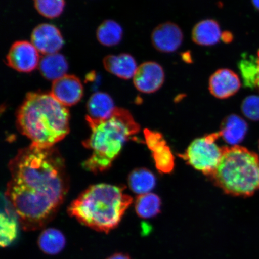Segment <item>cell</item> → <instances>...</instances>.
Here are the masks:
<instances>
[{
	"label": "cell",
	"mask_w": 259,
	"mask_h": 259,
	"mask_svg": "<svg viewBox=\"0 0 259 259\" xmlns=\"http://www.w3.org/2000/svg\"><path fill=\"white\" fill-rule=\"evenodd\" d=\"M5 197L26 231L43 228L56 215L69 189L62 155L57 148L31 144L9 164Z\"/></svg>",
	"instance_id": "1"
},
{
	"label": "cell",
	"mask_w": 259,
	"mask_h": 259,
	"mask_svg": "<svg viewBox=\"0 0 259 259\" xmlns=\"http://www.w3.org/2000/svg\"><path fill=\"white\" fill-rule=\"evenodd\" d=\"M69 110L51 93H29L19 107L16 124L31 144L53 147L70 131Z\"/></svg>",
	"instance_id": "2"
},
{
	"label": "cell",
	"mask_w": 259,
	"mask_h": 259,
	"mask_svg": "<svg viewBox=\"0 0 259 259\" xmlns=\"http://www.w3.org/2000/svg\"><path fill=\"white\" fill-rule=\"evenodd\" d=\"M86 120L91 134L83 145L92 153L82 167L94 174L111 167L126 142L140 131L131 112L123 108H116L112 115L105 119H93L87 115Z\"/></svg>",
	"instance_id": "3"
},
{
	"label": "cell",
	"mask_w": 259,
	"mask_h": 259,
	"mask_svg": "<svg viewBox=\"0 0 259 259\" xmlns=\"http://www.w3.org/2000/svg\"><path fill=\"white\" fill-rule=\"evenodd\" d=\"M125 189L108 184L90 186L70 204L68 213L81 224L107 234L119 225L133 202Z\"/></svg>",
	"instance_id": "4"
},
{
	"label": "cell",
	"mask_w": 259,
	"mask_h": 259,
	"mask_svg": "<svg viewBox=\"0 0 259 259\" xmlns=\"http://www.w3.org/2000/svg\"><path fill=\"white\" fill-rule=\"evenodd\" d=\"M218 166L209 177L216 186L229 195H253L259 189V157L239 145L223 147Z\"/></svg>",
	"instance_id": "5"
},
{
	"label": "cell",
	"mask_w": 259,
	"mask_h": 259,
	"mask_svg": "<svg viewBox=\"0 0 259 259\" xmlns=\"http://www.w3.org/2000/svg\"><path fill=\"white\" fill-rule=\"evenodd\" d=\"M220 137L218 132L196 139L180 156L194 169L209 177L221 159L222 147L215 143Z\"/></svg>",
	"instance_id": "6"
},
{
	"label": "cell",
	"mask_w": 259,
	"mask_h": 259,
	"mask_svg": "<svg viewBox=\"0 0 259 259\" xmlns=\"http://www.w3.org/2000/svg\"><path fill=\"white\" fill-rule=\"evenodd\" d=\"M39 53L31 42L18 41L12 45L6 63L18 72L30 73L39 65Z\"/></svg>",
	"instance_id": "7"
},
{
	"label": "cell",
	"mask_w": 259,
	"mask_h": 259,
	"mask_svg": "<svg viewBox=\"0 0 259 259\" xmlns=\"http://www.w3.org/2000/svg\"><path fill=\"white\" fill-rule=\"evenodd\" d=\"M184 34L181 28L171 22L157 26L152 32L151 40L153 47L161 53H172L182 45Z\"/></svg>",
	"instance_id": "8"
},
{
	"label": "cell",
	"mask_w": 259,
	"mask_h": 259,
	"mask_svg": "<svg viewBox=\"0 0 259 259\" xmlns=\"http://www.w3.org/2000/svg\"><path fill=\"white\" fill-rule=\"evenodd\" d=\"M145 142L151 151L155 167L161 173L169 174L174 170V157L163 136L159 132L145 129Z\"/></svg>",
	"instance_id": "9"
},
{
	"label": "cell",
	"mask_w": 259,
	"mask_h": 259,
	"mask_svg": "<svg viewBox=\"0 0 259 259\" xmlns=\"http://www.w3.org/2000/svg\"><path fill=\"white\" fill-rule=\"evenodd\" d=\"M134 85L139 92L151 94L157 92L163 85V68L155 61H147L138 67L134 77Z\"/></svg>",
	"instance_id": "10"
},
{
	"label": "cell",
	"mask_w": 259,
	"mask_h": 259,
	"mask_svg": "<svg viewBox=\"0 0 259 259\" xmlns=\"http://www.w3.org/2000/svg\"><path fill=\"white\" fill-rule=\"evenodd\" d=\"M31 40L38 53L44 56L58 53L64 44L60 30L50 24L37 26L32 32Z\"/></svg>",
	"instance_id": "11"
},
{
	"label": "cell",
	"mask_w": 259,
	"mask_h": 259,
	"mask_svg": "<svg viewBox=\"0 0 259 259\" xmlns=\"http://www.w3.org/2000/svg\"><path fill=\"white\" fill-rule=\"evenodd\" d=\"M50 93L63 105L71 106L77 104L82 99L83 87L78 77L66 74L53 81Z\"/></svg>",
	"instance_id": "12"
},
{
	"label": "cell",
	"mask_w": 259,
	"mask_h": 259,
	"mask_svg": "<svg viewBox=\"0 0 259 259\" xmlns=\"http://www.w3.org/2000/svg\"><path fill=\"white\" fill-rule=\"evenodd\" d=\"M241 87L239 76L231 69H219L209 77V92L213 96L219 99H228L234 96Z\"/></svg>",
	"instance_id": "13"
},
{
	"label": "cell",
	"mask_w": 259,
	"mask_h": 259,
	"mask_svg": "<svg viewBox=\"0 0 259 259\" xmlns=\"http://www.w3.org/2000/svg\"><path fill=\"white\" fill-rule=\"evenodd\" d=\"M103 66L108 72L125 80L133 78L138 67L134 57L126 53L106 56Z\"/></svg>",
	"instance_id": "14"
},
{
	"label": "cell",
	"mask_w": 259,
	"mask_h": 259,
	"mask_svg": "<svg viewBox=\"0 0 259 259\" xmlns=\"http://www.w3.org/2000/svg\"><path fill=\"white\" fill-rule=\"evenodd\" d=\"M222 32L219 22L206 19L194 26L192 38L194 43L202 47H211L221 40Z\"/></svg>",
	"instance_id": "15"
},
{
	"label": "cell",
	"mask_w": 259,
	"mask_h": 259,
	"mask_svg": "<svg viewBox=\"0 0 259 259\" xmlns=\"http://www.w3.org/2000/svg\"><path fill=\"white\" fill-rule=\"evenodd\" d=\"M248 131V124L244 119L237 115H230L222 122L219 132L220 137L228 144L238 145L244 140Z\"/></svg>",
	"instance_id": "16"
},
{
	"label": "cell",
	"mask_w": 259,
	"mask_h": 259,
	"mask_svg": "<svg viewBox=\"0 0 259 259\" xmlns=\"http://www.w3.org/2000/svg\"><path fill=\"white\" fill-rule=\"evenodd\" d=\"M5 199V206L3 207L0 218V245L2 247H6L11 245L17 237L18 232V216L9 200L6 197Z\"/></svg>",
	"instance_id": "17"
},
{
	"label": "cell",
	"mask_w": 259,
	"mask_h": 259,
	"mask_svg": "<svg viewBox=\"0 0 259 259\" xmlns=\"http://www.w3.org/2000/svg\"><path fill=\"white\" fill-rule=\"evenodd\" d=\"M38 69L45 78L54 81L67 74L68 63L62 54L47 55L41 58Z\"/></svg>",
	"instance_id": "18"
},
{
	"label": "cell",
	"mask_w": 259,
	"mask_h": 259,
	"mask_svg": "<svg viewBox=\"0 0 259 259\" xmlns=\"http://www.w3.org/2000/svg\"><path fill=\"white\" fill-rule=\"evenodd\" d=\"M87 108L90 117L105 119L112 115L116 107L111 97L108 94L97 92L90 97Z\"/></svg>",
	"instance_id": "19"
},
{
	"label": "cell",
	"mask_w": 259,
	"mask_h": 259,
	"mask_svg": "<svg viewBox=\"0 0 259 259\" xmlns=\"http://www.w3.org/2000/svg\"><path fill=\"white\" fill-rule=\"evenodd\" d=\"M66 239L59 230L48 228L41 232L38 238V245L40 250L48 255H56L63 250Z\"/></svg>",
	"instance_id": "20"
},
{
	"label": "cell",
	"mask_w": 259,
	"mask_h": 259,
	"mask_svg": "<svg viewBox=\"0 0 259 259\" xmlns=\"http://www.w3.org/2000/svg\"><path fill=\"white\" fill-rule=\"evenodd\" d=\"M128 183L131 189L139 195L150 193L156 184L154 175L145 168H139L129 175Z\"/></svg>",
	"instance_id": "21"
},
{
	"label": "cell",
	"mask_w": 259,
	"mask_h": 259,
	"mask_svg": "<svg viewBox=\"0 0 259 259\" xmlns=\"http://www.w3.org/2000/svg\"><path fill=\"white\" fill-rule=\"evenodd\" d=\"M161 200L157 194L152 193L139 195L136 200L135 210L142 219L155 218L161 211Z\"/></svg>",
	"instance_id": "22"
},
{
	"label": "cell",
	"mask_w": 259,
	"mask_h": 259,
	"mask_svg": "<svg viewBox=\"0 0 259 259\" xmlns=\"http://www.w3.org/2000/svg\"><path fill=\"white\" fill-rule=\"evenodd\" d=\"M123 35L122 28L117 22L106 20L97 28V40L104 46L113 47L120 43Z\"/></svg>",
	"instance_id": "23"
},
{
	"label": "cell",
	"mask_w": 259,
	"mask_h": 259,
	"mask_svg": "<svg viewBox=\"0 0 259 259\" xmlns=\"http://www.w3.org/2000/svg\"><path fill=\"white\" fill-rule=\"evenodd\" d=\"M238 67L244 86L247 88H256L257 58L244 54L239 62Z\"/></svg>",
	"instance_id": "24"
},
{
	"label": "cell",
	"mask_w": 259,
	"mask_h": 259,
	"mask_svg": "<svg viewBox=\"0 0 259 259\" xmlns=\"http://www.w3.org/2000/svg\"><path fill=\"white\" fill-rule=\"evenodd\" d=\"M34 3L37 11L50 19L59 17L65 6L64 0H34Z\"/></svg>",
	"instance_id": "25"
},
{
	"label": "cell",
	"mask_w": 259,
	"mask_h": 259,
	"mask_svg": "<svg viewBox=\"0 0 259 259\" xmlns=\"http://www.w3.org/2000/svg\"><path fill=\"white\" fill-rule=\"evenodd\" d=\"M241 111L249 119L253 121H259V96H249L243 100Z\"/></svg>",
	"instance_id": "26"
},
{
	"label": "cell",
	"mask_w": 259,
	"mask_h": 259,
	"mask_svg": "<svg viewBox=\"0 0 259 259\" xmlns=\"http://www.w3.org/2000/svg\"><path fill=\"white\" fill-rule=\"evenodd\" d=\"M221 40L225 44H230L234 40V35L230 31L222 32Z\"/></svg>",
	"instance_id": "27"
},
{
	"label": "cell",
	"mask_w": 259,
	"mask_h": 259,
	"mask_svg": "<svg viewBox=\"0 0 259 259\" xmlns=\"http://www.w3.org/2000/svg\"><path fill=\"white\" fill-rule=\"evenodd\" d=\"M106 259H131V258L128 254L122 253V252H116Z\"/></svg>",
	"instance_id": "28"
},
{
	"label": "cell",
	"mask_w": 259,
	"mask_h": 259,
	"mask_svg": "<svg viewBox=\"0 0 259 259\" xmlns=\"http://www.w3.org/2000/svg\"><path fill=\"white\" fill-rule=\"evenodd\" d=\"M257 64H258V72H257V81H256V88L259 91V50L257 52Z\"/></svg>",
	"instance_id": "29"
},
{
	"label": "cell",
	"mask_w": 259,
	"mask_h": 259,
	"mask_svg": "<svg viewBox=\"0 0 259 259\" xmlns=\"http://www.w3.org/2000/svg\"><path fill=\"white\" fill-rule=\"evenodd\" d=\"M251 2L254 8L259 11V0H251Z\"/></svg>",
	"instance_id": "30"
},
{
	"label": "cell",
	"mask_w": 259,
	"mask_h": 259,
	"mask_svg": "<svg viewBox=\"0 0 259 259\" xmlns=\"http://www.w3.org/2000/svg\"><path fill=\"white\" fill-rule=\"evenodd\" d=\"M258 148H259V143H258Z\"/></svg>",
	"instance_id": "31"
}]
</instances>
